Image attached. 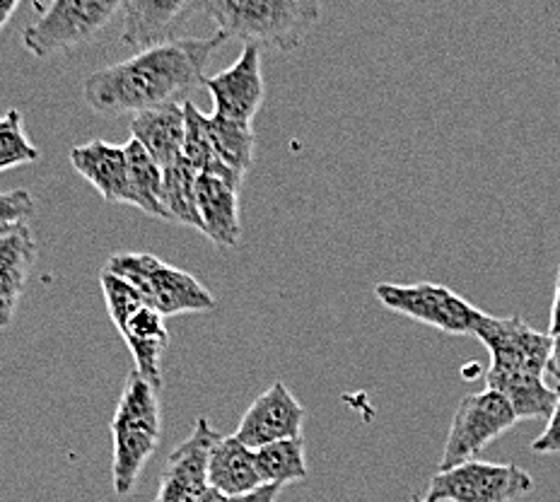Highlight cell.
<instances>
[{"label": "cell", "mask_w": 560, "mask_h": 502, "mask_svg": "<svg viewBox=\"0 0 560 502\" xmlns=\"http://www.w3.org/2000/svg\"><path fill=\"white\" fill-rule=\"evenodd\" d=\"M517 423L520 418L515 408L498 392L483 389L464 396L452 418L445 452H442L440 459V471L476 459L488 445H493L498 437H503Z\"/></svg>", "instance_id": "cell-9"}, {"label": "cell", "mask_w": 560, "mask_h": 502, "mask_svg": "<svg viewBox=\"0 0 560 502\" xmlns=\"http://www.w3.org/2000/svg\"><path fill=\"white\" fill-rule=\"evenodd\" d=\"M223 34L210 39H172L140 51L128 61L92 73L83 83V100L102 116L143 114L186 104L191 90L206 83V66Z\"/></svg>", "instance_id": "cell-1"}, {"label": "cell", "mask_w": 560, "mask_h": 502, "mask_svg": "<svg viewBox=\"0 0 560 502\" xmlns=\"http://www.w3.org/2000/svg\"><path fill=\"white\" fill-rule=\"evenodd\" d=\"M162 437L158 389L136 370L128 372L112 418V481L116 495H131Z\"/></svg>", "instance_id": "cell-4"}, {"label": "cell", "mask_w": 560, "mask_h": 502, "mask_svg": "<svg viewBox=\"0 0 560 502\" xmlns=\"http://www.w3.org/2000/svg\"><path fill=\"white\" fill-rule=\"evenodd\" d=\"M34 210H37V201L27 189L0 191V237L27 227V220L34 215Z\"/></svg>", "instance_id": "cell-27"}, {"label": "cell", "mask_w": 560, "mask_h": 502, "mask_svg": "<svg viewBox=\"0 0 560 502\" xmlns=\"http://www.w3.org/2000/svg\"><path fill=\"white\" fill-rule=\"evenodd\" d=\"M104 268L124 278L128 285H133L145 305L158 310L165 319L177 317V314L213 312L215 307V297L208 293L206 285L198 283L194 276L182 271V268L170 266L153 254H114Z\"/></svg>", "instance_id": "cell-5"}, {"label": "cell", "mask_w": 560, "mask_h": 502, "mask_svg": "<svg viewBox=\"0 0 560 502\" xmlns=\"http://www.w3.org/2000/svg\"><path fill=\"white\" fill-rule=\"evenodd\" d=\"M39 160V148L25 133V119L18 109L0 116V172Z\"/></svg>", "instance_id": "cell-25"}, {"label": "cell", "mask_w": 560, "mask_h": 502, "mask_svg": "<svg viewBox=\"0 0 560 502\" xmlns=\"http://www.w3.org/2000/svg\"><path fill=\"white\" fill-rule=\"evenodd\" d=\"M220 435L208 423V418H198L182 445L174 450L165 471L160 478V490L153 502H198L203 498L208 486V454Z\"/></svg>", "instance_id": "cell-12"}, {"label": "cell", "mask_w": 560, "mask_h": 502, "mask_svg": "<svg viewBox=\"0 0 560 502\" xmlns=\"http://www.w3.org/2000/svg\"><path fill=\"white\" fill-rule=\"evenodd\" d=\"M100 285H102L104 302H107V312H109V317H112L116 329L131 319L140 307H145V302L138 295V290L133 285H128L124 278L109 273L107 268H102Z\"/></svg>", "instance_id": "cell-26"}, {"label": "cell", "mask_w": 560, "mask_h": 502, "mask_svg": "<svg viewBox=\"0 0 560 502\" xmlns=\"http://www.w3.org/2000/svg\"><path fill=\"white\" fill-rule=\"evenodd\" d=\"M208 128L218 157L223 160L232 172H237L240 177H244L254 165V126L230 124L223 119H215L213 114H208Z\"/></svg>", "instance_id": "cell-24"}, {"label": "cell", "mask_w": 560, "mask_h": 502, "mask_svg": "<svg viewBox=\"0 0 560 502\" xmlns=\"http://www.w3.org/2000/svg\"><path fill=\"white\" fill-rule=\"evenodd\" d=\"M70 165L95 186L107 203H124L136 208V196L128 179V160L124 145H112L107 140H90L85 145L70 150Z\"/></svg>", "instance_id": "cell-13"}, {"label": "cell", "mask_w": 560, "mask_h": 502, "mask_svg": "<svg viewBox=\"0 0 560 502\" xmlns=\"http://www.w3.org/2000/svg\"><path fill=\"white\" fill-rule=\"evenodd\" d=\"M184 13H194V3H186V0H155V3L128 0V3H121V39L138 54L167 44L172 42L174 25Z\"/></svg>", "instance_id": "cell-14"}, {"label": "cell", "mask_w": 560, "mask_h": 502, "mask_svg": "<svg viewBox=\"0 0 560 502\" xmlns=\"http://www.w3.org/2000/svg\"><path fill=\"white\" fill-rule=\"evenodd\" d=\"M256 471L261 476L264 486H288L305 481L310 476L305 457V437L273 442L254 452Z\"/></svg>", "instance_id": "cell-22"}, {"label": "cell", "mask_w": 560, "mask_h": 502, "mask_svg": "<svg viewBox=\"0 0 560 502\" xmlns=\"http://www.w3.org/2000/svg\"><path fill=\"white\" fill-rule=\"evenodd\" d=\"M131 138L158 162L162 172L174 167L184 157V104H172V107L165 109L136 114L131 119Z\"/></svg>", "instance_id": "cell-16"}, {"label": "cell", "mask_w": 560, "mask_h": 502, "mask_svg": "<svg viewBox=\"0 0 560 502\" xmlns=\"http://www.w3.org/2000/svg\"><path fill=\"white\" fill-rule=\"evenodd\" d=\"M34 259H37V242L30 227L0 237V329H8L15 319Z\"/></svg>", "instance_id": "cell-19"}, {"label": "cell", "mask_w": 560, "mask_h": 502, "mask_svg": "<svg viewBox=\"0 0 560 502\" xmlns=\"http://www.w3.org/2000/svg\"><path fill=\"white\" fill-rule=\"evenodd\" d=\"M119 334L131 350L133 370L145 382L162 389V355L170 346V331L165 326V317L153 307H140L131 319L119 326Z\"/></svg>", "instance_id": "cell-18"}, {"label": "cell", "mask_w": 560, "mask_h": 502, "mask_svg": "<svg viewBox=\"0 0 560 502\" xmlns=\"http://www.w3.org/2000/svg\"><path fill=\"white\" fill-rule=\"evenodd\" d=\"M302 425H305V406L285 387V382H276L252 401L240 420L235 437L256 452L273 442L302 437Z\"/></svg>", "instance_id": "cell-11"}, {"label": "cell", "mask_w": 560, "mask_h": 502, "mask_svg": "<svg viewBox=\"0 0 560 502\" xmlns=\"http://www.w3.org/2000/svg\"><path fill=\"white\" fill-rule=\"evenodd\" d=\"M534 454H560V396L553 408V416L546 420L544 433L532 442Z\"/></svg>", "instance_id": "cell-29"}, {"label": "cell", "mask_w": 560, "mask_h": 502, "mask_svg": "<svg viewBox=\"0 0 560 502\" xmlns=\"http://www.w3.org/2000/svg\"><path fill=\"white\" fill-rule=\"evenodd\" d=\"M198 213H201L203 235L220 249H235L242 240L240 189L223 179L201 174L196 186Z\"/></svg>", "instance_id": "cell-15"}, {"label": "cell", "mask_w": 560, "mask_h": 502, "mask_svg": "<svg viewBox=\"0 0 560 502\" xmlns=\"http://www.w3.org/2000/svg\"><path fill=\"white\" fill-rule=\"evenodd\" d=\"M411 502H425V498H420V495H413V498H411Z\"/></svg>", "instance_id": "cell-32"}, {"label": "cell", "mask_w": 560, "mask_h": 502, "mask_svg": "<svg viewBox=\"0 0 560 502\" xmlns=\"http://www.w3.org/2000/svg\"><path fill=\"white\" fill-rule=\"evenodd\" d=\"M208 486L225 498L252 495L264 488L254 450L230 435L220 437L208 454Z\"/></svg>", "instance_id": "cell-17"}, {"label": "cell", "mask_w": 560, "mask_h": 502, "mask_svg": "<svg viewBox=\"0 0 560 502\" xmlns=\"http://www.w3.org/2000/svg\"><path fill=\"white\" fill-rule=\"evenodd\" d=\"M18 8H20L18 0H8V3H3V0H0V30H3L8 22H10V17L18 13Z\"/></svg>", "instance_id": "cell-31"}, {"label": "cell", "mask_w": 560, "mask_h": 502, "mask_svg": "<svg viewBox=\"0 0 560 502\" xmlns=\"http://www.w3.org/2000/svg\"><path fill=\"white\" fill-rule=\"evenodd\" d=\"M476 338L490 353L486 387L505 396L520 420H548L560 392L546 384L551 365V338L522 317L483 314Z\"/></svg>", "instance_id": "cell-2"}, {"label": "cell", "mask_w": 560, "mask_h": 502, "mask_svg": "<svg viewBox=\"0 0 560 502\" xmlns=\"http://www.w3.org/2000/svg\"><path fill=\"white\" fill-rule=\"evenodd\" d=\"M375 297L380 305L401 317L425 324L450 336H476L483 314L469 300L454 293L452 288L440 283H377Z\"/></svg>", "instance_id": "cell-6"}, {"label": "cell", "mask_w": 560, "mask_h": 502, "mask_svg": "<svg viewBox=\"0 0 560 502\" xmlns=\"http://www.w3.org/2000/svg\"><path fill=\"white\" fill-rule=\"evenodd\" d=\"M546 334L551 338V365H548V377L553 380V387L560 392V264L556 268L551 322H548Z\"/></svg>", "instance_id": "cell-28"}, {"label": "cell", "mask_w": 560, "mask_h": 502, "mask_svg": "<svg viewBox=\"0 0 560 502\" xmlns=\"http://www.w3.org/2000/svg\"><path fill=\"white\" fill-rule=\"evenodd\" d=\"M124 150L128 160V179H131V191L136 196V208L143 210L150 218L170 220L165 206H162V179H165V174H162L160 165L133 138L128 140Z\"/></svg>", "instance_id": "cell-23"}, {"label": "cell", "mask_w": 560, "mask_h": 502, "mask_svg": "<svg viewBox=\"0 0 560 502\" xmlns=\"http://www.w3.org/2000/svg\"><path fill=\"white\" fill-rule=\"evenodd\" d=\"M203 85L210 92V97H213L215 119L254 126V116L259 114L266 97L261 49L247 44L235 63L206 78Z\"/></svg>", "instance_id": "cell-10"}, {"label": "cell", "mask_w": 560, "mask_h": 502, "mask_svg": "<svg viewBox=\"0 0 560 502\" xmlns=\"http://www.w3.org/2000/svg\"><path fill=\"white\" fill-rule=\"evenodd\" d=\"M186 114V140H184V160L198 172L206 174V177L223 179L225 184L242 189L244 177L237 172H232L223 160L218 157L213 140H210V128H208V114L196 107L194 102L184 104Z\"/></svg>", "instance_id": "cell-20"}, {"label": "cell", "mask_w": 560, "mask_h": 502, "mask_svg": "<svg viewBox=\"0 0 560 502\" xmlns=\"http://www.w3.org/2000/svg\"><path fill=\"white\" fill-rule=\"evenodd\" d=\"M280 486H264L256 490L252 495H242V498H225L223 502H276L280 495Z\"/></svg>", "instance_id": "cell-30"}, {"label": "cell", "mask_w": 560, "mask_h": 502, "mask_svg": "<svg viewBox=\"0 0 560 502\" xmlns=\"http://www.w3.org/2000/svg\"><path fill=\"white\" fill-rule=\"evenodd\" d=\"M536 488L534 476L517 464L471 459L438 471L425 502H515Z\"/></svg>", "instance_id": "cell-8"}, {"label": "cell", "mask_w": 560, "mask_h": 502, "mask_svg": "<svg viewBox=\"0 0 560 502\" xmlns=\"http://www.w3.org/2000/svg\"><path fill=\"white\" fill-rule=\"evenodd\" d=\"M162 174H165V179H162V206L167 210V218L172 223L203 232L196 198V186L201 174H198L184 157Z\"/></svg>", "instance_id": "cell-21"}, {"label": "cell", "mask_w": 560, "mask_h": 502, "mask_svg": "<svg viewBox=\"0 0 560 502\" xmlns=\"http://www.w3.org/2000/svg\"><path fill=\"white\" fill-rule=\"evenodd\" d=\"M116 13L114 0H56L25 30V49L37 58L73 51L95 42Z\"/></svg>", "instance_id": "cell-7"}, {"label": "cell", "mask_w": 560, "mask_h": 502, "mask_svg": "<svg viewBox=\"0 0 560 502\" xmlns=\"http://www.w3.org/2000/svg\"><path fill=\"white\" fill-rule=\"evenodd\" d=\"M194 10L213 20L225 39L288 54L319 25L324 5L317 0H206L194 3Z\"/></svg>", "instance_id": "cell-3"}]
</instances>
